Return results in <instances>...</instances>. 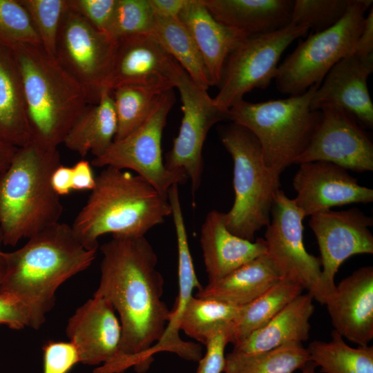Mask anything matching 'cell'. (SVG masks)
<instances>
[{"mask_svg":"<svg viewBox=\"0 0 373 373\" xmlns=\"http://www.w3.org/2000/svg\"><path fill=\"white\" fill-rule=\"evenodd\" d=\"M175 102L173 89L165 92L140 126L124 139L113 142L102 156L93 160L91 164L132 170L168 198L172 186L184 184L188 180L184 171L166 169L162 156L163 130Z\"/></svg>","mask_w":373,"mask_h":373,"instance_id":"10","label":"cell"},{"mask_svg":"<svg viewBox=\"0 0 373 373\" xmlns=\"http://www.w3.org/2000/svg\"><path fill=\"white\" fill-rule=\"evenodd\" d=\"M41 44L31 20L19 0H0V45Z\"/></svg>","mask_w":373,"mask_h":373,"instance_id":"36","label":"cell"},{"mask_svg":"<svg viewBox=\"0 0 373 373\" xmlns=\"http://www.w3.org/2000/svg\"><path fill=\"white\" fill-rule=\"evenodd\" d=\"M228 343L227 331L213 334L204 345L206 353L199 361L196 373H222L225 364L224 350Z\"/></svg>","mask_w":373,"mask_h":373,"instance_id":"41","label":"cell"},{"mask_svg":"<svg viewBox=\"0 0 373 373\" xmlns=\"http://www.w3.org/2000/svg\"><path fill=\"white\" fill-rule=\"evenodd\" d=\"M50 184L59 196L68 195L73 190L71 167L59 165L52 173Z\"/></svg>","mask_w":373,"mask_h":373,"instance_id":"46","label":"cell"},{"mask_svg":"<svg viewBox=\"0 0 373 373\" xmlns=\"http://www.w3.org/2000/svg\"><path fill=\"white\" fill-rule=\"evenodd\" d=\"M20 72L31 141L57 149L89 104L83 87L41 44L12 49Z\"/></svg>","mask_w":373,"mask_h":373,"instance_id":"5","label":"cell"},{"mask_svg":"<svg viewBox=\"0 0 373 373\" xmlns=\"http://www.w3.org/2000/svg\"><path fill=\"white\" fill-rule=\"evenodd\" d=\"M0 324L13 329L30 327V314L26 307L13 296L0 292Z\"/></svg>","mask_w":373,"mask_h":373,"instance_id":"42","label":"cell"},{"mask_svg":"<svg viewBox=\"0 0 373 373\" xmlns=\"http://www.w3.org/2000/svg\"><path fill=\"white\" fill-rule=\"evenodd\" d=\"M293 178L294 199L304 217L335 206L373 201V190L358 184L347 171L334 164L316 161L299 164Z\"/></svg>","mask_w":373,"mask_h":373,"instance_id":"16","label":"cell"},{"mask_svg":"<svg viewBox=\"0 0 373 373\" xmlns=\"http://www.w3.org/2000/svg\"><path fill=\"white\" fill-rule=\"evenodd\" d=\"M325 305L334 330L359 346L373 338V267H361L343 279Z\"/></svg>","mask_w":373,"mask_h":373,"instance_id":"20","label":"cell"},{"mask_svg":"<svg viewBox=\"0 0 373 373\" xmlns=\"http://www.w3.org/2000/svg\"><path fill=\"white\" fill-rule=\"evenodd\" d=\"M155 17L176 18L188 0H149Z\"/></svg>","mask_w":373,"mask_h":373,"instance_id":"45","label":"cell"},{"mask_svg":"<svg viewBox=\"0 0 373 373\" xmlns=\"http://www.w3.org/2000/svg\"><path fill=\"white\" fill-rule=\"evenodd\" d=\"M178 267V295L171 310L170 318L164 334L151 350L153 354L166 351L176 354L185 360L197 361L201 356L202 348L199 344L186 342L181 339L179 336V322L188 301L193 296L194 289L200 290L202 287L198 279L193 265L183 264Z\"/></svg>","mask_w":373,"mask_h":373,"instance_id":"34","label":"cell"},{"mask_svg":"<svg viewBox=\"0 0 373 373\" xmlns=\"http://www.w3.org/2000/svg\"><path fill=\"white\" fill-rule=\"evenodd\" d=\"M180 68L151 33L124 37L118 39L107 88L129 84L175 88Z\"/></svg>","mask_w":373,"mask_h":373,"instance_id":"18","label":"cell"},{"mask_svg":"<svg viewBox=\"0 0 373 373\" xmlns=\"http://www.w3.org/2000/svg\"><path fill=\"white\" fill-rule=\"evenodd\" d=\"M151 34L198 87L212 86L200 52L178 17H155Z\"/></svg>","mask_w":373,"mask_h":373,"instance_id":"29","label":"cell"},{"mask_svg":"<svg viewBox=\"0 0 373 373\" xmlns=\"http://www.w3.org/2000/svg\"><path fill=\"white\" fill-rule=\"evenodd\" d=\"M312 296L300 294L262 327L233 344L232 352L254 354L309 338V320L314 312Z\"/></svg>","mask_w":373,"mask_h":373,"instance_id":"24","label":"cell"},{"mask_svg":"<svg viewBox=\"0 0 373 373\" xmlns=\"http://www.w3.org/2000/svg\"><path fill=\"white\" fill-rule=\"evenodd\" d=\"M372 2L350 0L345 14L338 23L300 41L278 67L274 79L277 90L291 96L300 95L313 86H320L338 61L354 52L365 12Z\"/></svg>","mask_w":373,"mask_h":373,"instance_id":"8","label":"cell"},{"mask_svg":"<svg viewBox=\"0 0 373 373\" xmlns=\"http://www.w3.org/2000/svg\"><path fill=\"white\" fill-rule=\"evenodd\" d=\"M61 164L57 149L32 141L18 148L0 175V229L3 245L15 246L59 222L63 206L50 178Z\"/></svg>","mask_w":373,"mask_h":373,"instance_id":"4","label":"cell"},{"mask_svg":"<svg viewBox=\"0 0 373 373\" xmlns=\"http://www.w3.org/2000/svg\"><path fill=\"white\" fill-rule=\"evenodd\" d=\"M309 361L307 348L292 343L254 354L231 352L225 356L222 373H294Z\"/></svg>","mask_w":373,"mask_h":373,"instance_id":"32","label":"cell"},{"mask_svg":"<svg viewBox=\"0 0 373 373\" xmlns=\"http://www.w3.org/2000/svg\"><path fill=\"white\" fill-rule=\"evenodd\" d=\"M117 128L111 90L105 89L97 103L88 104L72 126L63 144L84 157L102 156L114 142Z\"/></svg>","mask_w":373,"mask_h":373,"instance_id":"27","label":"cell"},{"mask_svg":"<svg viewBox=\"0 0 373 373\" xmlns=\"http://www.w3.org/2000/svg\"><path fill=\"white\" fill-rule=\"evenodd\" d=\"M31 140L17 63L12 50L0 45V142L20 148Z\"/></svg>","mask_w":373,"mask_h":373,"instance_id":"25","label":"cell"},{"mask_svg":"<svg viewBox=\"0 0 373 373\" xmlns=\"http://www.w3.org/2000/svg\"><path fill=\"white\" fill-rule=\"evenodd\" d=\"M43 351V373H68L80 362L78 350L70 341H48Z\"/></svg>","mask_w":373,"mask_h":373,"instance_id":"40","label":"cell"},{"mask_svg":"<svg viewBox=\"0 0 373 373\" xmlns=\"http://www.w3.org/2000/svg\"><path fill=\"white\" fill-rule=\"evenodd\" d=\"M155 20L149 0H117L109 35L119 39L151 33Z\"/></svg>","mask_w":373,"mask_h":373,"instance_id":"37","label":"cell"},{"mask_svg":"<svg viewBox=\"0 0 373 373\" xmlns=\"http://www.w3.org/2000/svg\"><path fill=\"white\" fill-rule=\"evenodd\" d=\"M68 8L100 32L109 35L117 0H67Z\"/></svg>","mask_w":373,"mask_h":373,"instance_id":"39","label":"cell"},{"mask_svg":"<svg viewBox=\"0 0 373 373\" xmlns=\"http://www.w3.org/2000/svg\"><path fill=\"white\" fill-rule=\"evenodd\" d=\"M28 239L19 249L5 252L0 292L20 300L29 312L30 327L37 329L52 309L59 287L88 269L97 249H86L72 227L59 222Z\"/></svg>","mask_w":373,"mask_h":373,"instance_id":"2","label":"cell"},{"mask_svg":"<svg viewBox=\"0 0 373 373\" xmlns=\"http://www.w3.org/2000/svg\"><path fill=\"white\" fill-rule=\"evenodd\" d=\"M213 17L247 37L273 32L291 23L292 0H202Z\"/></svg>","mask_w":373,"mask_h":373,"instance_id":"23","label":"cell"},{"mask_svg":"<svg viewBox=\"0 0 373 373\" xmlns=\"http://www.w3.org/2000/svg\"><path fill=\"white\" fill-rule=\"evenodd\" d=\"M309 30L306 24L290 23L279 30L247 37L229 55L213 98L229 110L254 88L265 89L275 79L280 57L296 39Z\"/></svg>","mask_w":373,"mask_h":373,"instance_id":"9","label":"cell"},{"mask_svg":"<svg viewBox=\"0 0 373 373\" xmlns=\"http://www.w3.org/2000/svg\"><path fill=\"white\" fill-rule=\"evenodd\" d=\"M178 18L200 52L211 86H218L229 55L247 36L216 20L202 0H188Z\"/></svg>","mask_w":373,"mask_h":373,"instance_id":"22","label":"cell"},{"mask_svg":"<svg viewBox=\"0 0 373 373\" xmlns=\"http://www.w3.org/2000/svg\"><path fill=\"white\" fill-rule=\"evenodd\" d=\"M303 290L298 283L282 278L252 302L242 306L227 332L229 343L233 345L264 326L301 294Z\"/></svg>","mask_w":373,"mask_h":373,"instance_id":"28","label":"cell"},{"mask_svg":"<svg viewBox=\"0 0 373 373\" xmlns=\"http://www.w3.org/2000/svg\"><path fill=\"white\" fill-rule=\"evenodd\" d=\"M175 87L180 96L183 115L178 134L164 162L169 170L185 172L194 196L202 180V148L207 134L214 124L230 120V113L229 110L217 106L207 91L198 87L182 67Z\"/></svg>","mask_w":373,"mask_h":373,"instance_id":"13","label":"cell"},{"mask_svg":"<svg viewBox=\"0 0 373 373\" xmlns=\"http://www.w3.org/2000/svg\"><path fill=\"white\" fill-rule=\"evenodd\" d=\"M350 0H294L291 23L306 24L315 32L327 30L344 16Z\"/></svg>","mask_w":373,"mask_h":373,"instance_id":"38","label":"cell"},{"mask_svg":"<svg viewBox=\"0 0 373 373\" xmlns=\"http://www.w3.org/2000/svg\"><path fill=\"white\" fill-rule=\"evenodd\" d=\"M115 312L108 300L93 296L69 318L66 332L78 350L80 362L106 365L117 357L122 327Z\"/></svg>","mask_w":373,"mask_h":373,"instance_id":"17","label":"cell"},{"mask_svg":"<svg viewBox=\"0 0 373 373\" xmlns=\"http://www.w3.org/2000/svg\"><path fill=\"white\" fill-rule=\"evenodd\" d=\"M372 224V218L357 209H329L310 216L309 226L318 245L322 281L329 296L335 290L334 276L345 260L356 254H373L369 229Z\"/></svg>","mask_w":373,"mask_h":373,"instance_id":"15","label":"cell"},{"mask_svg":"<svg viewBox=\"0 0 373 373\" xmlns=\"http://www.w3.org/2000/svg\"><path fill=\"white\" fill-rule=\"evenodd\" d=\"M91 163L86 160H81L71 167L72 189L75 191H92L95 185Z\"/></svg>","mask_w":373,"mask_h":373,"instance_id":"43","label":"cell"},{"mask_svg":"<svg viewBox=\"0 0 373 373\" xmlns=\"http://www.w3.org/2000/svg\"><path fill=\"white\" fill-rule=\"evenodd\" d=\"M242 307L192 296L180 319L179 329L204 345L216 333L228 331Z\"/></svg>","mask_w":373,"mask_h":373,"instance_id":"33","label":"cell"},{"mask_svg":"<svg viewBox=\"0 0 373 373\" xmlns=\"http://www.w3.org/2000/svg\"><path fill=\"white\" fill-rule=\"evenodd\" d=\"M118 39L93 27L69 8L58 33L55 58L83 87L90 104L99 101L112 71Z\"/></svg>","mask_w":373,"mask_h":373,"instance_id":"12","label":"cell"},{"mask_svg":"<svg viewBox=\"0 0 373 373\" xmlns=\"http://www.w3.org/2000/svg\"><path fill=\"white\" fill-rule=\"evenodd\" d=\"M354 53L363 56H373V9L370 8L365 16L362 31L356 43Z\"/></svg>","mask_w":373,"mask_h":373,"instance_id":"44","label":"cell"},{"mask_svg":"<svg viewBox=\"0 0 373 373\" xmlns=\"http://www.w3.org/2000/svg\"><path fill=\"white\" fill-rule=\"evenodd\" d=\"M317 367L311 361H309L300 370V373H316Z\"/></svg>","mask_w":373,"mask_h":373,"instance_id":"49","label":"cell"},{"mask_svg":"<svg viewBox=\"0 0 373 373\" xmlns=\"http://www.w3.org/2000/svg\"><path fill=\"white\" fill-rule=\"evenodd\" d=\"M322 119L294 164L323 161L356 172L373 171V144L354 117L334 104L323 106Z\"/></svg>","mask_w":373,"mask_h":373,"instance_id":"14","label":"cell"},{"mask_svg":"<svg viewBox=\"0 0 373 373\" xmlns=\"http://www.w3.org/2000/svg\"><path fill=\"white\" fill-rule=\"evenodd\" d=\"M220 141L233 162V204L222 213L233 234L254 241L255 234L270 222L279 177L265 166L260 144L247 128L232 122L219 129Z\"/></svg>","mask_w":373,"mask_h":373,"instance_id":"7","label":"cell"},{"mask_svg":"<svg viewBox=\"0 0 373 373\" xmlns=\"http://www.w3.org/2000/svg\"><path fill=\"white\" fill-rule=\"evenodd\" d=\"M171 216L168 198L129 171L106 166L95 178V185L71 225L81 244L98 249V239L140 237Z\"/></svg>","mask_w":373,"mask_h":373,"instance_id":"3","label":"cell"},{"mask_svg":"<svg viewBox=\"0 0 373 373\" xmlns=\"http://www.w3.org/2000/svg\"><path fill=\"white\" fill-rule=\"evenodd\" d=\"M100 280L93 296L106 298L119 315V353L95 373H120L133 366L146 372L149 350L162 337L171 310L162 299L164 280L157 256L145 238L113 237L100 247Z\"/></svg>","mask_w":373,"mask_h":373,"instance_id":"1","label":"cell"},{"mask_svg":"<svg viewBox=\"0 0 373 373\" xmlns=\"http://www.w3.org/2000/svg\"><path fill=\"white\" fill-rule=\"evenodd\" d=\"M271 213L264 238L267 255L281 278L298 283L314 300L325 305L329 295L322 281L321 262L305 249L302 212L294 199L278 189Z\"/></svg>","mask_w":373,"mask_h":373,"instance_id":"11","label":"cell"},{"mask_svg":"<svg viewBox=\"0 0 373 373\" xmlns=\"http://www.w3.org/2000/svg\"><path fill=\"white\" fill-rule=\"evenodd\" d=\"M37 31L41 45L55 57L56 43L63 17L68 10L67 0H19Z\"/></svg>","mask_w":373,"mask_h":373,"instance_id":"35","label":"cell"},{"mask_svg":"<svg viewBox=\"0 0 373 373\" xmlns=\"http://www.w3.org/2000/svg\"><path fill=\"white\" fill-rule=\"evenodd\" d=\"M281 278L266 254L208 283L195 296L242 307L257 298Z\"/></svg>","mask_w":373,"mask_h":373,"instance_id":"26","label":"cell"},{"mask_svg":"<svg viewBox=\"0 0 373 373\" xmlns=\"http://www.w3.org/2000/svg\"><path fill=\"white\" fill-rule=\"evenodd\" d=\"M18 148L0 142V175L10 164Z\"/></svg>","mask_w":373,"mask_h":373,"instance_id":"47","label":"cell"},{"mask_svg":"<svg viewBox=\"0 0 373 373\" xmlns=\"http://www.w3.org/2000/svg\"><path fill=\"white\" fill-rule=\"evenodd\" d=\"M319 86L287 98L252 103L241 100L229 108L230 120L258 139L268 170L279 177L309 145L322 119L311 102Z\"/></svg>","mask_w":373,"mask_h":373,"instance_id":"6","label":"cell"},{"mask_svg":"<svg viewBox=\"0 0 373 373\" xmlns=\"http://www.w3.org/2000/svg\"><path fill=\"white\" fill-rule=\"evenodd\" d=\"M173 88L162 84H129L111 90L117 116V128L114 139H124L150 115L162 95Z\"/></svg>","mask_w":373,"mask_h":373,"instance_id":"30","label":"cell"},{"mask_svg":"<svg viewBox=\"0 0 373 373\" xmlns=\"http://www.w3.org/2000/svg\"><path fill=\"white\" fill-rule=\"evenodd\" d=\"M3 245V238L2 233L0 229V284L3 278L6 268V262L5 257V252L1 251V246Z\"/></svg>","mask_w":373,"mask_h":373,"instance_id":"48","label":"cell"},{"mask_svg":"<svg viewBox=\"0 0 373 373\" xmlns=\"http://www.w3.org/2000/svg\"><path fill=\"white\" fill-rule=\"evenodd\" d=\"M200 242L208 283L267 254L264 238L250 241L233 234L225 226L222 212L217 210L207 214L201 226Z\"/></svg>","mask_w":373,"mask_h":373,"instance_id":"21","label":"cell"},{"mask_svg":"<svg viewBox=\"0 0 373 373\" xmlns=\"http://www.w3.org/2000/svg\"><path fill=\"white\" fill-rule=\"evenodd\" d=\"M307 350L322 373H373V346L350 347L334 330L329 341H313Z\"/></svg>","mask_w":373,"mask_h":373,"instance_id":"31","label":"cell"},{"mask_svg":"<svg viewBox=\"0 0 373 373\" xmlns=\"http://www.w3.org/2000/svg\"><path fill=\"white\" fill-rule=\"evenodd\" d=\"M373 71V56L352 53L338 61L327 73L311 102L312 111L327 104L345 109L359 126L373 127V104L367 78Z\"/></svg>","mask_w":373,"mask_h":373,"instance_id":"19","label":"cell"}]
</instances>
